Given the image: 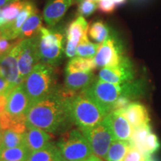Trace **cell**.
<instances>
[{"label": "cell", "mask_w": 161, "mask_h": 161, "mask_svg": "<svg viewBox=\"0 0 161 161\" xmlns=\"http://www.w3.org/2000/svg\"><path fill=\"white\" fill-rule=\"evenodd\" d=\"M67 99L60 95L58 88L51 95L30 107L26 114L27 128H36L55 133L64 129L71 121L67 108Z\"/></svg>", "instance_id": "obj_1"}, {"label": "cell", "mask_w": 161, "mask_h": 161, "mask_svg": "<svg viewBox=\"0 0 161 161\" xmlns=\"http://www.w3.org/2000/svg\"><path fill=\"white\" fill-rule=\"evenodd\" d=\"M144 84L142 80H132L125 84H112L96 79L84 92L96 104L109 114L113 106L120 96H123L130 100L140 97L143 93Z\"/></svg>", "instance_id": "obj_2"}, {"label": "cell", "mask_w": 161, "mask_h": 161, "mask_svg": "<svg viewBox=\"0 0 161 161\" xmlns=\"http://www.w3.org/2000/svg\"><path fill=\"white\" fill-rule=\"evenodd\" d=\"M67 108L71 121L80 130L97 125L108 115L105 110L90 98L84 91L67 99Z\"/></svg>", "instance_id": "obj_3"}, {"label": "cell", "mask_w": 161, "mask_h": 161, "mask_svg": "<svg viewBox=\"0 0 161 161\" xmlns=\"http://www.w3.org/2000/svg\"><path fill=\"white\" fill-rule=\"evenodd\" d=\"M31 105L51 95L56 90L54 66L38 63L23 81Z\"/></svg>", "instance_id": "obj_4"}, {"label": "cell", "mask_w": 161, "mask_h": 161, "mask_svg": "<svg viewBox=\"0 0 161 161\" xmlns=\"http://www.w3.org/2000/svg\"><path fill=\"white\" fill-rule=\"evenodd\" d=\"M57 148L60 157L66 161H84L93 154L89 141L80 129L64 133Z\"/></svg>", "instance_id": "obj_5"}, {"label": "cell", "mask_w": 161, "mask_h": 161, "mask_svg": "<svg viewBox=\"0 0 161 161\" xmlns=\"http://www.w3.org/2000/svg\"><path fill=\"white\" fill-rule=\"evenodd\" d=\"M38 52L40 63L57 66L65 53L63 32L42 27L38 34Z\"/></svg>", "instance_id": "obj_6"}, {"label": "cell", "mask_w": 161, "mask_h": 161, "mask_svg": "<svg viewBox=\"0 0 161 161\" xmlns=\"http://www.w3.org/2000/svg\"><path fill=\"white\" fill-rule=\"evenodd\" d=\"M81 131L89 141L93 154L102 160H106L110 144L115 140L107 116L97 125Z\"/></svg>", "instance_id": "obj_7"}, {"label": "cell", "mask_w": 161, "mask_h": 161, "mask_svg": "<svg viewBox=\"0 0 161 161\" xmlns=\"http://www.w3.org/2000/svg\"><path fill=\"white\" fill-rule=\"evenodd\" d=\"M123 46L116 36L111 35L104 43H101L94 57L96 67L106 68L118 66L125 57Z\"/></svg>", "instance_id": "obj_8"}, {"label": "cell", "mask_w": 161, "mask_h": 161, "mask_svg": "<svg viewBox=\"0 0 161 161\" xmlns=\"http://www.w3.org/2000/svg\"><path fill=\"white\" fill-rule=\"evenodd\" d=\"M38 63H40L38 35L35 37L22 40L19 43L18 56L19 77L22 81L25 80Z\"/></svg>", "instance_id": "obj_9"}, {"label": "cell", "mask_w": 161, "mask_h": 161, "mask_svg": "<svg viewBox=\"0 0 161 161\" xmlns=\"http://www.w3.org/2000/svg\"><path fill=\"white\" fill-rule=\"evenodd\" d=\"M135 70L132 62L125 56L122 62L114 67L102 68L98 73V78L112 84H121L134 80Z\"/></svg>", "instance_id": "obj_10"}, {"label": "cell", "mask_w": 161, "mask_h": 161, "mask_svg": "<svg viewBox=\"0 0 161 161\" xmlns=\"http://www.w3.org/2000/svg\"><path fill=\"white\" fill-rule=\"evenodd\" d=\"M20 40L8 52L0 57V76L7 80L13 88L23 83L19 77L18 56Z\"/></svg>", "instance_id": "obj_11"}, {"label": "cell", "mask_w": 161, "mask_h": 161, "mask_svg": "<svg viewBox=\"0 0 161 161\" xmlns=\"http://www.w3.org/2000/svg\"><path fill=\"white\" fill-rule=\"evenodd\" d=\"M89 25L85 18L78 17L69 24L66 30V44L65 55L67 58H72L77 55V47L80 41L86 34L88 33Z\"/></svg>", "instance_id": "obj_12"}, {"label": "cell", "mask_w": 161, "mask_h": 161, "mask_svg": "<svg viewBox=\"0 0 161 161\" xmlns=\"http://www.w3.org/2000/svg\"><path fill=\"white\" fill-rule=\"evenodd\" d=\"M31 106V101L23 82L10 92L8 96V104L5 110L11 115H22L27 114Z\"/></svg>", "instance_id": "obj_13"}, {"label": "cell", "mask_w": 161, "mask_h": 161, "mask_svg": "<svg viewBox=\"0 0 161 161\" xmlns=\"http://www.w3.org/2000/svg\"><path fill=\"white\" fill-rule=\"evenodd\" d=\"M115 140L130 141L134 128L122 114V110H114L107 116Z\"/></svg>", "instance_id": "obj_14"}, {"label": "cell", "mask_w": 161, "mask_h": 161, "mask_svg": "<svg viewBox=\"0 0 161 161\" xmlns=\"http://www.w3.org/2000/svg\"><path fill=\"white\" fill-rule=\"evenodd\" d=\"M37 10V8L32 2L28 1L25 8L22 10L19 16L10 23L5 24L3 27L0 28V34L5 36L6 38L15 40L19 39L20 29L26 19Z\"/></svg>", "instance_id": "obj_15"}, {"label": "cell", "mask_w": 161, "mask_h": 161, "mask_svg": "<svg viewBox=\"0 0 161 161\" xmlns=\"http://www.w3.org/2000/svg\"><path fill=\"white\" fill-rule=\"evenodd\" d=\"M75 0H48L43 10V18L48 25H55Z\"/></svg>", "instance_id": "obj_16"}, {"label": "cell", "mask_w": 161, "mask_h": 161, "mask_svg": "<svg viewBox=\"0 0 161 161\" xmlns=\"http://www.w3.org/2000/svg\"><path fill=\"white\" fill-rule=\"evenodd\" d=\"M95 80L92 72H66L64 85L67 90L78 93L87 89Z\"/></svg>", "instance_id": "obj_17"}, {"label": "cell", "mask_w": 161, "mask_h": 161, "mask_svg": "<svg viewBox=\"0 0 161 161\" xmlns=\"http://www.w3.org/2000/svg\"><path fill=\"white\" fill-rule=\"evenodd\" d=\"M52 136L45 130L39 128H29L25 133V145L31 152L41 150L50 144Z\"/></svg>", "instance_id": "obj_18"}, {"label": "cell", "mask_w": 161, "mask_h": 161, "mask_svg": "<svg viewBox=\"0 0 161 161\" xmlns=\"http://www.w3.org/2000/svg\"><path fill=\"white\" fill-rule=\"evenodd\" d=\"M122 112L133 128L148 124L150 122L148 110L142 104L132 102L126 108L122 110Z\"/></svg>", "instance_id": "obj_19"}, {"label": "cell", "mask_w": 161, "mask_h": 161, "mask_svg": "<svg viewBox=\"0 0 161 161\" xmlns=\"http://www.w3.org/2000/svg\"><path fill=\"white\" fill-rule=\"evenodd\" d=\"M0 128L3 130H11L20 134H25L27 130L26 114L11 115L5 110L0 114Z\"/></svg>", "instance_id": "obj_20"}, {"label": "cell", "mask_w": 161, "mask_h": 161, "mask_svg": "<svg viewBox=\"0 0 161 161\" xmlns=\"http://www.w3.org/2000/svg\"><path fill=\"white\" fill-rule=\"evenodd\" d=\"M42 27V17L37 9L22 26L19 39L24 40L35 37L39 34Z\"/></svg>", "instance_id": "obj_21"}, {"label": "cell", "mask_w": 161, "mask_h": 161, "mask_svg": "<svg viewBox=\"0 0 161 161\" xmlns=\"http://www.w3.org/2000/svg\"><path fill=\"white\" fill-rule=\"evenodd\" d=\"M132 146L131 141L114 140L107 154V161H123L125 156Z\"/></svg>", "instance_id": "obj_22"}, {"label": "cell", "mask_w": 161, "mask_h": 161, "mask_svg": "<svg viewBox=\"0 0 161 161\" xmlns=\"http://www.w3.org/2000/svg\"><path fill=\"white\" fill-rule=\"evenodd\" d=\"M96 65L93 58H72L68 62L66 72H92L96 69Z\"/></svg>", "instance_id": "obj_23"}, {"label": "cell", "mask_w": 161, "mask_h": 161, "mask_svg": "<svg viewBox=\"0 0 161 161\" xmlns=\"http://www.w3.org/2000/svg\"><path fill=\"white\" fill-rule=\"evenodd\" d=\"M31 152L25 146L0 150V160L5 161H26Z\"/></svg>", "instance_id": "obj_24"}, {"label": "cell", "mask_w": 161, "mask_h": 161, "mask_svg": "<svg viewBox=\"0 0 161 161\" xmlns=\"http://www.w3.org/2000/svg\"><path fill=\"white\" fill-rule=\"evenodd\" d=\"M88 34L90 38L98 44L104 43L111 35L108 26L101 20L92 23L88 29Z\"/></svg>", "instance_id": "obj_25"}, {"label": "cell", "mask_w": 161, "mask_h": 161, "mask_svg": "<svg viewBox=\"0 0 161 161\" xmlns=\"http://www.w3.org/2000/svg\"><path fill=\"white\" fill-rule=\"evenodd\" d=\"M29 0H16L2 9V13L6 23H10L17 18L27 4ZM6 23V24H7Z\"/></svg>", "instance_id": "obj_26"}, {"label": "cell", "mask_w": 161, "mask_h": 161, "mask_svg": "<svg viewBox=\"0 0 161 161\" xmlns=\"http://www.w3.org/2000/svg\"><path fill=\"white\" fill-rule=\"evenodd\" d=\"M58 151L57 146L50 144L45 148L31 152L26 161H52L57 159Z\"/></svg>", "instance_id": "obj_27"}, {"label": "cell", "mask_w": 161, "mask_h": 161, "mask_svg": "<svg viewBox=\"0 0 161 161\" xmlns=\"http://www.w3.org/2000/svg\"><path fill=\"white\" fill-rule=\"evenodd\" d=\"M25 145V134L14 131L11 130H3V148H14Z\"/></svg>", "instance_id": "obj_28"}, {"label": "cell", "mask_w": 161, "mask_h": 161, "mask_svg": "<svg viewBox=\"0 0 161 161\" xmlns=\"http://www.w3.org/2000/svg\"><path fill=\"white\" fill-rule=\"evenodd\" d=\"M100 44L93 43L88 39L87 34H86L80 41L77 47L78 57L94 58L97 53Z\"/></svg>", "instance_id": "obj_29"}, {"label": "cell", "mask_w": 161, "mask_h": 161, "mask_svg": "<svg viewBox=\"0 0 161 161\" xmlns=\"http://www.w3.org/2000/svg\"><path fill=\"white\" fill-rule=\"evenodd\" d=\"M151 132H152V126L149 123L134 128L131 140H130L133 146H135L140 151L142 150L145 140Z\"/></svg>", "instance_id": "obj_30"}, {"label": "cell", "mask_w": 161, "mask_h": 161, "mask_svg": "<svg viewBox=\"0 0 161 161\" xmlns=\"http://www.w3.org/2000/svg\"><path fill=\"white\" fill-rule=\"evenodd\" d=\"M160 148V142L158 136L153 132H151L147 136L142 146V152L145 154H152L155 153Z\"/></svg>", "instance_id": "obj_31"}, {"label": "cell", "mask_w": 161, "mask_h": 161, "mask_svg": "<svg viewBox=\"0 0 161 161\" xmlns=\"http://www.w3.org/2000/svg\"><path fill=\"white\" fill-rule=\"evenodd\" d=\"M98 8V3L92 1H82L78 4V14L82 17H89Z\"/></svg>", "instance_id": "obj_32"}, {"label": "cell", "mask_w": 161, "mask_h": 161, "mask_svg": "<svg viewBox=\"0 0 161 161\" xmlns=\"http://www.w3.org/2000/svg\"><path fill=\"white\" fill-rule=\"evenodd\" d=\"M145 159H146V154L132 144L130 149L125 156L123 161H145Z\"/></svg>", "instance_id": "obj_33"}, {"label": "cell", "mask_w": 161, "mask_h": 161, "mask_svg": "<svg viewBox=\"0 0 161 161\" xmlns=\"http://www.w3.org/2000/svg\"><path fill=\"white\" fill-rule=\"evenodd\" d=\"M19 40L20 39L11 40L0 34V57L8 52Z\"/></svg>", "instance_id": "obj_34"}, {"label": "cell", "mask_w": 161, "mask_h": 161, "mask_svg": "<svg viewBox=\"0 0 161 161\" xmlns=\"http://www.w3.org/2000/svg\"><path fill=\"white\" fill-rule=\"evenodd\" d=\"M131 101L132 100H130L129 98L126 97V96H120V97L116 101L114 106H113L112 111H114V110H124L125 108H126L130 103H132Z\"/></svg>", "instance_id": "obj_35"}, {"label": "cell", "mask_w": 161, "mask_h": 161, "mask_svg": "<svg viewBox=\"0 0 161 161\" xmlns=\"http://www.w3.org/2000/svg\"><path fill=\"white\" fill-rule=\"evenodd\" d=\"M14 88L12 87L11 84L7 80L0 76V95L1 94H4V95L8 96L10 92Z\"/></svg>", "instance_id": "obj_36"}, {"label": "cell", "mask_w": 161, "mask_h": 161, "mask_svg": "<svg viewBox=\"0 0 161 161\" xmlns=\"http://www.w3.org/2000/svg\"><path fill=\"white\" fill-rule=\"evenodd\" d=\"M8 104V96L1 94L0 95V114L5 111Z\"/></svg>", "instance_id": "obj_37"}, {"label": "cell", "mask_w": 161, "mask_h": 161, "mask_svg": "<svg viewBox=\"0 0 161 161\" xmlns=\"http://www.w3.org/2000/svg\"><path fill=\"white\" fill-rule=\"evenodd\" d=\"M16 1V0H0V7H3V6H5L9 5L13 2Z\"/></svg>", "instance_id": "obj_38"}, {"label": "cell", "mask_w": 161, "mask_h": 161, "mask_svg": "<svg viewBox=\"0 0 161 161\" xmlns=\"http://www.w3.org/2000/svg\"><path fill=\"white\" fill-rule=\"evenodd\" d=\"M84 161H104V160H102V159L98 158V157L96 156L95 154H94V155L92 154V155L90 156L89 158L86 159V160H84Z\"/></svg>", "instance_id": "obj_39"}, {"label": "cell", "mask_w": 161, "mask_h": 161, "mask_svg": "<svg viewBox=\"0 0 161 161\" xmlns=\"http://www.w3.org/2000/svg\"><path fill=\"white\" fill-rule=\"evenodd\" d=\"M109 1L111 2L112 3H114L116 7H118L119 5H121L123 3H125V2L126 0H109Z\"/></svg>", "instance_id": "obj_40"}, {"label": "cell", "mask_w": 161, "mask_h": 161, "mask_svg": "<svg viewBox=\"0 0 161 161\" xmlns=\"http://www.w3.org/2000/svg\"><path fill=\"white\" fill-rule=\"evenodd\" d=\"M6 23L5 19H4L3 16V13H2V10H0V28L3 27V25H5Z\"/></svg>", "instance_id": "obj_41"}, {"label": "cell", "mask_w": 161, "mask_h": 161, "mask_svg": "<svg viewBox=\"0 0 161 161\" xmlns=\"http://www.w3.org/2000/svg\"><path fill=\"white\" fill-rule=\"evenodd\" d=\"M3 130L0 128V150L3 147Z\"/></svg>", "instance_id": "obj_42"}, {"label": "cell", "mask_w": 161, "mask_h": 161, "mask_svg": "<svg viewBox=\"0 0 161 161\" xmlns=\"http://www.w3.org/2000/svg\"><path fill=\"white\" fill-rule=\"evenodd\" d=\"M145 161H156L154 160V158H152V155L150 154H146V159H145Z\"/></svg>", "instance_id": "obj_43"}, {"label": "cell", "mask_w": 161, "mask_h": 161, "mask_svg": "<svg viewBox=\"0 0 161 161\" xmlns=\"http://www.w3.org/2000/svg\"><path fill=\"white\" fill-rule=\"evenodd\" d=\"M82 1H92V2H96V0H75V2H78V3H80ZM97 3V2H96Z\"/></svg>", "instance_id": "obj_44"}, {"label": "cell", "mask_w": 161, "mask_h": 161, "mask_svg": "<svg viewBox=\"0 0 161 161\" xmlns=\"http://www.w3.org/2000/svg\"><path fill=\"white\" fill-rule=\"evenodd\" d=\"M57 161H66V160H63V159H62L61 158H60V155H59V156H58V160H57Z\"/></svg>", "instance_id": "obj_45"}, {"label": "cell", "mask_w": 161, "mask_h": 161, "mask_svg": "<svg viewBox=\"0 0 161 161\" xmlns=\"http://www.w3.org/2000/svg\"><path fill=\"white\" fill-rule=\"evenodd\" d=\"M98 1H99V0H96V2H97V3H98Z\"/></svg>", "instance_id": "obj_46"}, {"label": "cell", "mask_w": 161, "mask_h": 161, "mask_svg": "<svg viewBox=\"0 0 161 161\" xmlns=\"http://www.w3.org/2000/svg\"><path fill=\"white\" fill-rule=\"evenodd\" d=\"M0 161H3V160H0Z\"/></svg>", "instance_id": "obj_47"}, {"label": "cell", "mask_w": 161, "mask_h": 161, "mask_svg": "<svg viewBox=\"0 0 161 161\" xmlns=\"http://www.w3.org/2000/svg\"><path fill=\"white\" fill-rule=\"evenodd\" d=\"M3 161H5V160H3Z\"/></svg>", "instance_id": "obj_48"}]
</instances>
